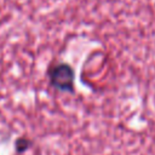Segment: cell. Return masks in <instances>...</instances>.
I'll use <instances>...</instances> for the list:
<instances>
[{
  "instance_id": "6da1fadb",
  "label": "cell",
  "mask_w": 155,
  "mask_h": 155,
  "mask_svg": "<svg viewBox=\"0 0 155 155\" xmlns=\"http://www.w3.org/2000/svg\"><path fill=\"white\" fill-rule=\"evenodd\" d=\"M48 80L53 88L62 91V92H74V80L75 73L71 65L68 63H56L50 67L48 71Z\"/></svg>"
},
{
  "instance_id": "7a4b0ae2",
  "label": "cell",
  "mask_w": 155,
  "mask_h": 155,
  "mask_svg": "<svg viewBox=\"0 0 155 155\" xmlns=\"http://www.w3.org/2000/svg\"><path fill=\"white\" fill-rule=\"evenodd\" d=\"M31 145H33L31 140L28 139V138H24V137L18 138V139L16 140V143H15V148H16V151H17V153H23V151L28 150Z\"/></svg>"
}]
</instances>
